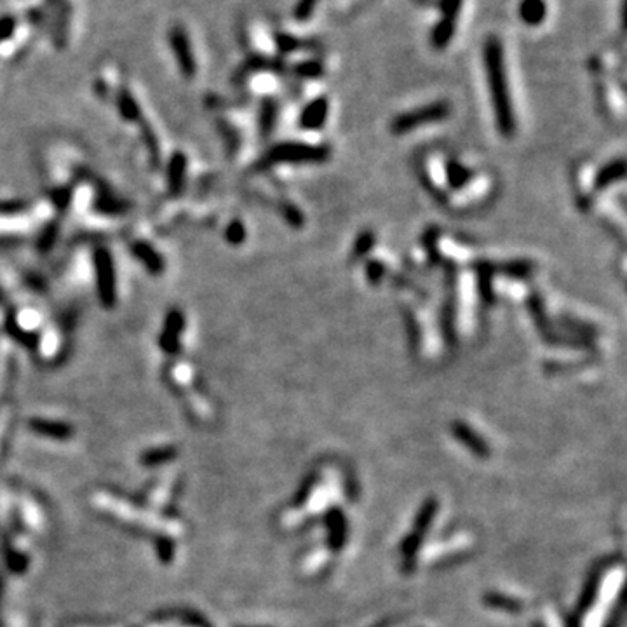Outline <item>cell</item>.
<instances>
[{"label":"cell","mask_w":627,"mask_h":627,"mask_svg":"<svg viewBox=\"0 0 627 627\" xmlns=\"http://www.w3.org/2000/svg\"><path fill=\"white\" fill-rule=\"evenodd\" d=\"M455 434H457V438L462 439V441L467 445V448H470L474 453L481 455V457H486V455H488V450H486L485 443H483L478 436H474L473 432L467 431L463 426L455 427Z\"/></svg>","instance_id":"8fae6325"},{"label":"cell","mask_w":627,"mask_h":627,"mask_svg":"<svg viewBox=\"0 0 627 627\" xmlns=\"http://www.w3.org/2000/svg\"><path fill=\"white\" fill-rule=\"evenodd\" d=\"M297 72L303 73V75H314V73H319V66L314 63H303L297 66Z\"/></svg>","instance_id":"ac0fdd59"},{"label":"cell","mask_w":627,"mask_h":627,"mask_svg":"<svg viewBox=\"0 0 627 627\" xmlns=\"http://www.w3.org/2000/svg\"><path fill=\"white\" fill-rule=\"evenodd\" d=\"M169 44L173 49L174 58H176L178 65H180L181 73L185 77H194L196 75V58H194L192 48H190L189 35L181 26H174L169 32Z\"/></svg>","instance_id":"277c9868"},{"label":"cell","mask_w":627,"mask_h":627,"mask_svg":"<svg viewBox=\"0 0 627 627\" xmlns=\"http://www.w3.org/2000/svg\"><path fill=\"white\" fill-rule=\"evenodd\" d=\"M436 511H438V502H436L434 498H431V500H427L426 504H423V507L420 509L418 516H416L415 520V527H413V533L423 537V533L427 532L432 520H434Z\"/></svg>","instance_id":"ba28073f"},{"label":"cell","mask_w":627,"mask_h":627,"mask_svg":"<svg viewBox=\"0 0 627 627\" xmlns=\"http://www.w3.org/2000/svg\"><path fill=\"white\" fill-rule=\"evenodd\" d=\"M135 255L136 258L142 260L152 272H161L162 270V260L154 249L147 246V244H136L135 246Z\"/></svg>","instance_id":"30bf717a"},{"label":"cell","mask_w":627,"mask_h":627,"mask_svg":"<svg viewBox=\"0 0 627 627\" xmlns=\"http://www.w3.org/2000/svg\"><path fill=\"white\" fill-rule=\"evenodd\" d=\"M326 523H328L330 528V545L331 549L338 551V549L344 547L345 542V517L338 509H333V511L328 512V517H326Z\"/></svg>","instance_id":"8992f818"},{"label":"cell","mask_w":627,"mask_h":627,"mask_svg":"<svg viewBox=\"0 0 627 627\" xmlns=\"http://www.w3.org/2000/svg\"><path fill=\"white\" fill-rule=\"evenodd\" d=\"M14 30H16V18L9 16V14L0 18V42L13 37Z\"/></svg>","instance_id":"2e32d148"},{"label":"cell","mask_w":627,"mask_h":627,"mask_svg":"<svg viewBox=\"0 0 627 627\" xmlns=\"http://www.w3.org/2000/svg\"><path fill=\"white\" fill-rule=\"evenodd\" d=\"M462 11V0H441V19L436 23L431 42L436 49H445L457 30V19Z\"/></svg>","instance_id":"7a4b0ae2"},{"label":"cell","mask_w":627,"mask_h":627,"mask_svg":"<svg viewBox=\"0 0 627 627\" xmlns=\"http://www.w3.org/2000/svg\"><path fill=\"white\" fill-rule=\"evenodd\" d=\"M183 174H185V157H183V155H176V157L171 161V167H169V185L173 192L180 190L183 183Z\"/></svg>","instance_id":"5bb4252c"},{"label":"cell","mask_w":627,"mask_h":627,"mask_svg":"<svg viewBox=\"0 0 627 627\" xmlns=\"http://www.w3.org/2000/svg\"><path fill=\"white\" fill-rule=\"evenodd\" d=\"M520 16L529 26H537L547 16L545 0H523L520 4Z\"/></svg>","instance_id":"52a82bcc"},{"label":"cell","mask_w":627,"mask_h":627,"mask_svg":"<svg viewBox=\"0 0 627 627\" xmlns=\"http://www.w3.org/2000/svg\"><path fill=\"white\" fill-rule=\"evenodd\" d=\"M567 627H580V626H579V622L575 621V618H570V621L567 622Z\"/></svg>","instance_id":"d6986e66"},{"label":"cell","mask_w":627,"mask_h":627,"mask_svg":"<svg viewBox=\"0 0 627 627\" xmlns=\"http://www.w3.org/2000/svg\"><path fill=\"white\" fill-rule=\"evenodd\" d=\"M599 579H601V570H596L593 575H591L589 582L586 584V589H584L582 596H580V603H579V610L584 611L589 608L593 605L596 594H598V587H599Z\"/></svg>","instance_id":"7c38bea8"},{"label":"cell","mask_w":627,"mask_h":627,"mask_svg":"<svg viewBox=\"0 0 627 627\" xmlns=\"http://www.w3.org/2000/svg\"><path fill=\"white\" fill-rule=\"evenodd\" d=\"M485 66L486 75H488L490 88H492L493 103L502 120H507L511 117V103H509L507 79H505L504 66V49L497 37H488L485 42Z\"/></svg>","instance_id":"6da1fadb"},{"label":"cell","mask_w":627,"mask_h":627,"mask_svg":"<svg viewBox=\"0 0 627 627\" xmlns=\"http://www.w3.org/2000/svg\"><path fill=\"white\" fill-rule=\"evenodd\" d=\"M117 105H119V112L124 119L135 120L139 117L138 103H136L135 98L131 96V93L126 91V89H122V91L119 93V96H117Z\"/></svg>","instance_id":"9c48e42d"},{"label":"cell","mask_w":627,"mask_h":627,"mask_svg":"<svg viewBox=\"0 0 627 627\" xmlns=\"http://www.w3.org/2000/svg\"><path fill=\"white\" fill-rule=\"evenodd\" d=\"M317 2L319 0H298L293 9V18L300 23L309 21L312 18L315 7H317Z\"/></svg>","instance_id":"9a60e30c"},{"label":"cell","mask_w":627,"mask_h":627,"mask_svg":"<svg viewBox=\"0 0 627 627\" xmlns=\"http://www.w3.org/2000/svg\"><path fill=\"white\" fill-rule=\"evenodd\" d=\"M298 38H295V37H291V35H286V33H279V35H275V44H278V48L283 51V53H290V51H293V49H298Z\"/></svg>","instance_id":"e0dca14e"},{"label":"cell","mask_w":627,"mask_h":627,"mask_svg":"<svg viewBox=\"0 0 627 627\" xmlns=\"http://www.w3.org/2000/svg\"><path fill=\"white\" fill-rule=\"evenodd\" d=\"M181 328H183V315L180 312H171L167 315L166 328L161 338V345L166 352H176Z\"/></svg>","instance_id":"5b68a950"},{"label":"cell","mask_w":627,"mask_h":627,"mask_svg":"<svg viewBox=\"0 0 627 627\" xmlns=\"http://www.w3.org/2000/svg\"><path fill=\"white\" fill-rule=\"evenodd\" d=\"M485 603L490 605L492 608H498V610H507V611H520L521 610V603L516 601V599L509 598V596L504 594H486L485 596Z\"/></svg>","instance_id":"4fadbf2b"},{"label":"cell","mask_w":627,"mask_h":627,"mask_svg":"<svg viewBox=\"0 0 627 627\" xmlns=\"http://www.w3.org/2000/svg\"><path fill=\"white\" fill-rule=\"evenodd\" d=\"M96 278H98V293L105 305H112L115 300V274L112 267V258L107 249H98L95 253Z\"/></svg>","instance_id":"3957f363"},{"label":"cell","mask_w":627,"mask_h":627,"mask_svg":"<svg viewBox=\"0 0 627 627\" xmlns=\"http://www.w3.org/2000/svg\"><path fill=\"white\" fill-rule=\"evenodd\" d=\"M48 2H49V4H53V2H56V0H48Z\"/></svg>","instance_id":"ffe728a7"}]
</instances>
